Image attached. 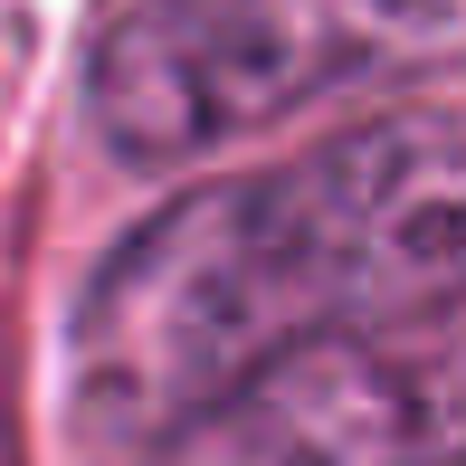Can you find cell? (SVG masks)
Wrapping results in <instances>:
<instances>
[{
	"label": "cell",
	"instance_id": "obj_3",
	"mask_svg": "<svg viewBox=\"0 0 466 466\" xmlns=\"http://www.w3.org/2000/svg\"><path fill=\"white\" fill-rule=\"evenodd\" d=\"M457 314H419V324H343L277 352L200 429H181L162 466H457Z\"/></svg>",
	"mask_w": 466,
	"mask_h": 466
},
{
	"label": "cell",
	"instance_id": "obj_1",
	"mask_svg": "<svg viewBox=\"0 0 466 466\" xmlns=\"http://www.w3.org/2000/svg\"><path fill=\"white\" fill-rule=\"evenodd\" d=\"M371 324L324 153L209 172L124 228L76 295V429L96 448H172L228 390L314 333Z\"/></svg>",
	"mask_w": 466,
	"mask_h": 466
},
{
	"label": "cell",
	"instance_id": "obj_2",
	"mask_svg": "<svg viewBox=\"0 0 466 466\" xmlns=\"http://www.w3.org/2000/svg\"><path fill=\"white\" fill-rule=\"evenodd\" d=\"M457 10L466 0H134L86 57V124L124 172H181L352 76L448 57Z\"/></svg>",
	"mask_w": 466,
	"mask_h": 466
}]
</instances>
